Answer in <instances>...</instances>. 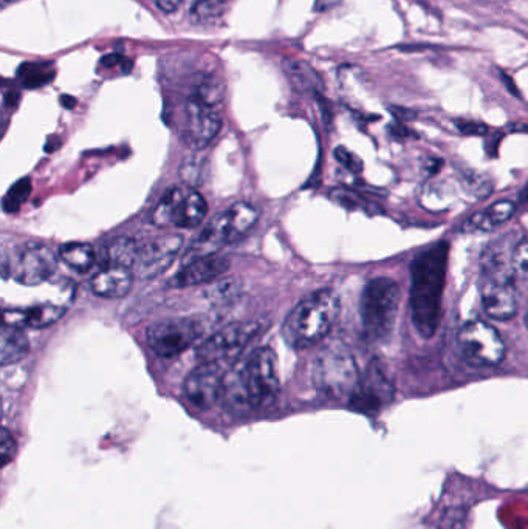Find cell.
I'll return each mask as SVG.
<instances>
[{"label": "cell", "mask_w": 528, "mask_h": 529, "mask_svg": "<svg viewBox=\"0 0 528 529\" xmlns=\"http://www.w3.org/2000/svg\"><path fill=\"white\" fill-rule=\"evenodd\" d=\"M16 454V441L8 429L2 431V438H0V455H2V466H7L11 458Z\"/></svg>", "instance_id": "28"}, {"label": "cell", "mask_w": 528, "mask_h": 529, "mask_svg": "<svg viewBox=\"0 0 528 529\" xmlns=\"http://www.w3.org/2000/svg\"><path fill=\"white\" fill-rule=\"evenodd\" d=\"M5 4H8V2H14V0H4Z\"/></svg>", "instance_id": "34"}, {"label": "cell", "mask_w": 528, "mask_h": 529, "mask_svg": "<svg viewBox=\"0 0 528 529\" xmlns=\"http://www.w3.org/2000/svg\"><path fill=\"white\" fill-rule=\"evenodd\" d=\"M233 0H196L191 8V19L196 24H211L222 18Z\"/></svg>", "instance_id": "24"}, {"label": "cell", "mask_w": 528, "mask_h": 529, "mask_svg": "<svg viewBox=\"0 0 528 529\" xmlns=\"http://www.w3.org/2000/svg\"><path fill=\"white\" fill-rule=\"evenodd\" d=\"M335 158L343 164L344 168L349 169L350 172L363 171V161L360 157L354 154V152L347 151L346 147H336Z\"/></svg>", "instance_id": "27"}, {"label": "cell", "mask_w": 528, "mask_h": 529, "mask_svg": "<svg viewBox=\"0 0 528 529\" xmlns=\"http://www.w3.org/2000/svg\"><path fill=\"white\" fill-rule=\"evenodd\" d=\"M31 194V183L28 178H22L18 183H14L11 186L10 191L7 192V195L4 197V211L18 212L21 209V206L27 202L28 197Z\"/></svg>", "instance_id": "25"}, {"label": "cell", "mask_w": 528, "mask_h": 529, "mask_svg": "<svg viewBox=\"0 0 528 529\" xmlns=\"http://www.w3.org/2000/svg\"><path fill=\"white\" fill-rule=\"evenodd\" d=\"M228 270H230V260L227 257L219 256V254L200 257V259L185 263V267L175 274L171 285L175 288H189L210 284L222 277Z\"/></svg>", "instance_id": "17"}, {"label": "cell", "mask_w": 528, "mask_h": 529, "mask_svg": "<svg viewBox=\"0 0 528 529\" xmlns=\"http://www.w3.org/2000/svg\"><path fill=\"white\" fill-rule=\"evenodd\" d=\"M515 211V202H511V200H499V202L487 206L482 211L473 214L470 219L465 220V223L462 225V233H490V231H494L499 226L505 225L513 217Z\"/></svg>", "instance_id": "19"}, {"label": "cell", "mask_w": 528, "mask_h": 529, "mask_svg": "<svg viewBox=\"0 0 528 529\" xmlns=\"http://www.w3.org/2000/svg\"><path fill=\"white\" fill-rule=\"evenodd\" d=\"M183 2H185V0H157V5L158 8L165 11V13H172V11L177 10Z\"/></svg>", "instance_id": "30"}, {"label": "cell", "mask_w": 528, "mask_h": 529, "mask_svg": "<svg viewBox=\"0 0 528 529\" xmlns=\"http://www.w3.org/2000/svg\"><path fill=\"white\" fill-rule=\"evenodd\" d=\"M279 386L278 356L270 347H259L248 356L239 373L237 404L253 409L267 406L275 400Z\"/></svg>", "instance_id": "7"}, {"label": "cell", "mask_w": 528, "mask_h": 529, "mask_svg": "<svg viewBox=\"0 0 528 529\" xmlns=\"http://www.w3.org/2000/svg\"><path fill=\"white\" fill-rule=\"evenodd\" d=\"M525 324H527V328H528V311H527V318H525Z\"/></svg>", "instance_id": "33"}, {"label": "cell", "mask_w": 528, "mask_h": 529, "mask_svg": "<svg viewBox=\"0 0 528 529\" xmlns=\"http://www.w3.org/2000/svg\"><path fill=\"white\" fill-rule=\"evenodd\" d=\"M313 376L318 389L332 398H350L361 379L354 356L341 349L324 350L315 361Z\"/></svg>", "instance_id": "9"}, {"label": "cell", "mask_w": 528, "mask_h": 529, "mask_svg": "<svg viewBox=\"0 0 528 529\" xmlns=\"http://www.w3.org/2000/svg\"><path fill=\"white\" fill-rule=\"evenodd\" d=\"M203 333H205V324L196 316L169 318L152 324L146 332V339L155 355L174 358L199 342Z\"/></svg>", "instance_id": "10"}, {"label": "cell", "mask_w": 528, "mask_h": 529, "mask_svg": "<svg viewBox=\"0 0 528 529\" xmlns=\"http://www.w3.org/2000/svg\"><path fill=\"white\" fill-rule=\"evenodd\" d=\"M394 398V386L380 367L372 364L361 376L357 389L349 398L350 407L366 415H375Z\"/></svg>", "instance_id": "16"}, {"label": "cell", "mask_w": 528, "mask_h": 529, "mask_svg": "<svg viewBox=\"0 0 528 529\" xmlns=\"http://www.w3.org/2000/svg\"><path fill=\"white\" fill-rule=\"evenodd\" d=\"M521 202H528V183L521 191Z\"/></svg>", "instance_id": "32"}, {"label": "cell", "mask_w": 528, "mask_h": 529, "mask_svg": "<svg viewBox=\"0 0 528 529\" xmlns=\"http://www.w3.org/2000/svg\"><path fill=\"white\" fill-rule=\"evenodd\" d=\"M457 344L463 358L473 366L493 367L505 358V342L498 330L482 319H471L460 327Z\"/></svg>", "instance_id": "11"}, {"label": "cell", "mask_w": 528, "mask_h": 529, "mask_svg": "<svg viewBox=\"0 0 528 529\" xmlns=\"http://www.w3.org/2000/svg\"><path fill=\"white\" fill-rule=\"evenodd\" d=\"M66 310L58 305H38L22 311H5L4 324L16 325V327L44 328L55 324L64 316Z\"/></svg>", "instance_id": "20"}, {"label": "cell", "mask_w": 528, "mask_h": 529, "mask_svg": "<svg viewBox=\"0 0 528 529\" xmlns=\"http://www.w3.org/2000/svg\"><path fill=\"white\" fill-rule=\"evenodd\" d=\"M341 0H316V8L319 11L330 10V8L336 7L340 4Z\"/></svg>", "instance_id": "31"}, {"label": "cell", "mask_w": 528, "mask_h": 529, "mask_svg": "<svg viewBox=\"0 0 528 529\" xmlns=\"http://www.w3.org/2000/svg\"><path fill=\"white\" fill-rule=\"evenodd\" d=\"M30 352V341L21 327L2 325L0 333V364L10 366L22 361Z\"/></svg>", "instance_id": "21"}, {"label": "cell", "mask_w": 528, "mask_h": 529, "mask_svg": "<svg viewBox=\"0 0 528 529\" xmlns=\"http://www.w3.org/2000/svg\"><path fill=\"white\" fill-rule=\"evenodd\" d=\"M340 314V299L332 290H318L304 297L282 325L285 342L296 350H306L323 341Z\"/></svg>", "instance_id": "2"}, {"label": "cell", "mask_w": 528, "mask_h": 529, "mask_svg": "<svg viewBox=\"0 0 528 529\" xmlns=\"http://www.w3.org/2000/svg\"><path fill=\"white\" fill-rule=\"evenodd\" d=\"M456 126L462 134L473 135V137H476V135L477 137H482L488 132V127L485 124L477 123V121H457Z\"/></svg>", "instance_id": "29"}, {"label": "cell", "mask_w": 528, "mask_h": 529, "mask_svg": "<svg viewBox=\"0 0 528 529\" xmlns=\"http://www.w3.org/2000/svg\"><path fill=\"white\" fill-rule=\"evenodd\" d=\"M134 273L129 268L103 265L90 279V288L96 296L104 299H121L131 293Z\"/></svg>", "instance_id": "18"}, {"label": "cell", "mask_w": 528, "mask_h": 529, "mask_svg": "<svg viewBox=\"0 0 528 529\" xmlns=\"http://www.w3.org/2000/svg\"><path fill=\"white\" fill-rule=\"evenodd\" d=\"M208 205L194 189L172 188L160 198L152 212V223L158 228L194 229L202 225Z\"/></svg>", "instance_id": "8"}, {"label": "cell", "mask_w": 528, "mask_h": 529, "mask_svg": "<svg viewBox=\"0 0 528 529\" xmlns=\"http://www.w3.org/2000/svg\"><path fill=\"white\" fill-rule=\"evenodd\" d=\"M225 381L216 362H202L186 376L183 395L197 409H211L223 395Z\"/></svg>", "instance_id": "14"}, {"label": "cell", "mask_w": 528, "mask_h": 529, "mask_svg": "<svg viewBox=\"0 0 528 529\" xmlns=\"http://www.w3.org/2000/svg\"><path fill=\"white\" fill-rule=\"evenodd\" d=\"M267 328V324L261 319L256 321L236 322L220 328L219 332L213 333L210 338L203 339L197 345L196 356L200 362H216L222 359L233 358L253 341L256 336L261 335Z\"/></svg>", "instance_id": "12"}, {"label": "cell", "mask_w": 528, "mask_h": 529, "mask_svg": "<svg viewBox=\"0 0 528 529\" xmlns=\"http://www.w3.org/2000/svg\"><path fill=\"white\" fill-rule=\"evenodd\" d=\"M513 268L499 251H485L480 274V301L488 318L510 321L518 313V294L513 282Z\"/></svg>", "instance_id": "5"}, {"label": "cell", "mask_w": 528, "mask_h": 529, "mask_svg": "<svg viewBox=\"0 0 528 529\" xmlns=\"http://www.w3.org/2000/svg\"><path fill=\"white\" fill-rule=\"evenodd\" d=\"M58 270V259L48 246L27 242L11 254L10 262L4 263V271H10L18 284L35 287L44 284Z\"/></svg>", "instance_id": "13"}, {"label": "cell", "mask_w": 528, "mask_h": 529, "mask_svg": "<svg viewBox=\"0 0 528 529\" xmlns=\"http://www.w3.org/2000/svg\"><path fill=\"white\" fill-rule=\"evenodd\" d=\"M222 82L214 78L200 82L189 96L185 113V137L194 149H205L222 127Z\"/></svg>", "instance_id": "4"}, {"label": "cell", "mask_w": 528, "mask_h": 529, "mask_svg": "<svg viewBox=\"0 0 528 529\" xmlns=\"http://www.w3.org/2000/svg\"><path fill=\"white\" fill-rule=\"evenodd\" d=\"M258 219V209L250 203H234L206 226L202 234L192 242L186 253L185 263L200 259V257L213 256L223 246L247 236L253 226L258 223Z\"/></svg>", "instance_id": "6"}, {"label": "cell", "mask_w": 528, "mask_h": 529, "mask_svg": "<svg viewBox=\"0 0 528 529\" xmlns=\"http://www.w3.org/2000/svg\"><path fill=\"white\" fill-rule=\"evenodd\" d=\"M59 259L76 273H89L96 263V253L89 243L69 242L59 248Z\"/></svg>", "instance_id": "23"}, {"label": "cell", "mask_w": 528, "mask_h": 529, "mask_svg": "<svg viewBox=\"0 0 528 529\" xmlns=\"http://www.w3.org/2000/svg\"><path fill=\"white\" fill-rule=\"evenodd\" d=\"M402 304L400 285L391 277H374L361 293L360 318L364 335L371 341H386L394 332Z\"/></svg>", "instance_id": "3"}, {"label": "cell", "mask_w": 528, "mask_h": 529, "mask_svg": "<svg viewBox=\"0 0 528 529\" xmlns=\"http://www.w3.org/2000/svg\"><path fill=\"white\" fill-rule=\"evenodd\" d=\"M448 259L450 243L440 240L420 251L411 262L409 308L415 330L425 339L439 330Z\"/></svg>", "instance_id": "1"}, {"label": "cell", "mask_w": 528, "mask_h": 529, "mask_svg": "<svg viewBox=\"0 0 528 529\" xmlns=\"http://www.w3.org/2000/svg\"><path fill=\"white\" fill-rule=\"evenodd\" d=\"M511 268L516 277L528 279V239L521 240L511 254Z\"/></svg>", "instance_id": "26"}, {"label": "cell", "mask_w": 528, "mask_h": 529, "mask_svg": "<svg viewBox=\"0 0 528 529\" xmlns=\"http://www.w3.org/2000/svg\"><path fill=\"white\" fill-rule=\"evenodd\" d=\"M140 253V243L131 237H117L110 240L104 248V265H114V267L134 268Z\"/></svg>", "instance_id": "22"}, {"label": "cell", "mask_w": 528, "mask_h": 529, "mask_svg": "<svg viewBox=\"0 0 528 529\" xmlns=\"http://www.w3.org/2000/svg\"><path fill=\"white\" fill-rule=\"evenodd\" d=\"M182 245L183 237L177 234H165L140 245V253L132 273L140 279H152L165 273L179 254Z\"/></svg>", "instance_id": "15"}]
</instances>
